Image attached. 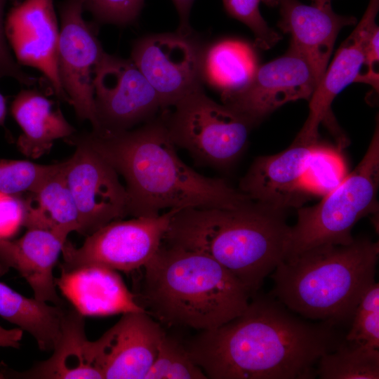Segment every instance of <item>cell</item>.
I'll list each match as a JSON object with an SVG mask.
<instances>
[{"label":"cell","instance_id":"6da1fadb","mask_svg":"<svg viewBox=\"0 0 379 379\" xmlns=\"http://www.w3.org/2000/svg\"><path fill=\"white\" fill-rule=\"evenodd\" d=\"M343 338L337 326L304 320L271 294L256 293L241 314L200 331L186 348L211 379H311Z\"/></svg>","mask_w":379,"mask_h":379},{"label":"cell","instance_id":"7a4b0ae2","mask_svg":"<svg viewBox=\"0 0 379 379\" xmlns=\"http://www.w3.org/2000/svg\"><path fill=\"white\" fill-rule=\"evenodd\" d=\"M66 140L86 145L126 182L128 215L149 217L164 209L237 208L253 201L225 180L204 176L179 157L161 114L119 132L73 134Z\"/></svg>","mask_w":379,"mask_h":379},{"label":"cell","instance_id":"3957f363","mask_svg":"<svg viewBox=\"0 0 379 379\" xmlns=\"http://www.w3.org/2000/svg\"><path fill=\"white\" fill-rule=\"evenodd\" d=\"M284 213L255 201L232 208H183L172 217L162 241L209 256L253 297L284 258L290 230Z\"/></svg>","mask_w":379,"mask_h":379},{"label":"cell","instance_id":"277c9868","mask_svg":"<svg viewBox=\"0 0 379 379\" xmlns=\"http://www.w3.org/2000/svg\"><path fill=\"white\" fill-rule=\"evenodd\" d=\"M142 269L138 302L168 326L217 328L241 314L252 297L209 256L163 241Z\"/></svg>","mask_w":379,"mask_h":379},{"label":"cell","instance_id":"5b68a950","mask_svg":"<svg viewBox=\"0 0 379 379\" xmlns=\"http://www.w3.org/2000/svg\"><path fill=\"white\" fill-rule=\"evenodd\" d=\"M378 255V242L368 238L312 248L279 263L270 274V294L304 319L337 326L350 322L375 281Z\"/></svg>","mask_w":379,"mask_h":379},{"label":"cell","instance_id":"8992f818","mask_svg":"<svg viewBox=\"0 0 379 379\" xmlns=\"http://www.w3.org/2000/svg\"><path fill=\"white\" fill-rule=\"evenodd\" d=\"M378 189L377 124L366 152L354 169L319 203L298 208L284 259L321 245L350 244L354 240L352 235L354 225L361 218L378 212Z\"/></svg>","mask_w":379,"mask_h":379},{"label":"cell","instance_id":"52a82bcc","mask_svg":"<svg viewBox=\"0 0 379 379\" xmlns=\"http://www.w3.org/2000/svg\"><path fill=\"white\" fill-rule=\"evenodd\" d=\"M171 107L161 114L171 139L199 165L228 168L245 149L253 123L212 100L202 86Z\"/></svg>","mask_w":379,"mask_h":379},{"label":"cell","instance_id":"ba28073f","mask_svg":"<svg viewBox=\"0 0 379 379\" xmlns=\"http://www.w3.org/2000/svg\"><path fill=\"white\" fill-rule=\"evenodd\" d=\"M179 210L112 221L87 236L79 248L66 240L60 271L89 265L124 272L142 268L158 251L172 217Z\"/></svg>","mask_w":379,"mask_h":379},{"label":"cell","instance_id":"9c48e42d","mask_svg":"<svg viewBox=\"0 0 379 379\" xmlns=\"http://www.w3.org/2000/svg\"><path fill=\"white\" fill-rule=\"evenodd\" d=\"M94 103L99 129L119 132L156 117L160 99L132 60L105 53L93 71Z\"/></svg>","mask_w":379,"mask_h":379},{"label":"cell","instance_id":"30bf717a","mask_svg":"<svg viewBox=\"0 0 379 379\" xmlns=\"http://www.w3.org/2000/svg\"><path fill=\"white\" fill-rule=\"evenodd\" d=\"M84 0H63L60 5L58 72L77 117L89 121L93 131H98L93 76L105 52L93 25L84 18Z\"/></svg>","mask_w":379,"mask_h":379},{"label":"cell","instance_id":"8fae6325","mask_svg":"<svg viewBox=\"0 0 379 379\" xmlns=\"http://www.w3.org/2000/svg\"><path fill=\"white\" fill-rule=\"evenodd\" d=\"M74 154L64 161V175L79 219L78 233L88 236L128 215L125 186L117 171L88 146L73 142Z\"/></svg>","mask_w":379,"mask_h":379},{"label":"cell","instance_id":"7c38bea8","mask_svg":"<svg viewBox=\"0 0 379 379\" xmlns=\"http://www.w3.org/2000/svg\"><path fill=\"white\" fill-rule=\"evenodd\" d=\"M190 36L157 34L133 45L131 59L157 93L162 110L202 86V51Z\"/></svg>","mask_w":379,"mask_h":379},{"label":"cell","instance_id":"4fadbf2b","mask_svg":"<svg viewBox=\"0 0 379 379\" xmlns=\"http://www.w3.org/2000/svg\"><path fill=\"white\" fill-rule=\"evenodd\" d=\"M318 84L309 62L288 48L282 56L258 66L241 90L221 98L223 104L255 126L284 104L310 100Z\"/></svg>","mask_w":379,"mask_h":379},{"label":"cell","instance_id":"5bb4252c","mask_svg":"<svg viewBox=\"0 0 379 379\" xmlns=\"http://www.w3.org/2000/svg\"><path fill=\"white\" fill-rule=\"evenodd\" d=\"M98 340L89 341V353L105 379H145L165 335L147 311L121 314Z\"/></svg>","mask_w":379,"mask_h":379},{"label":"cell","instance_id":"9a60e30c","mask_svg":"<svg viewBox=\"0 0 379 379\" xmlns=\"http://www.w3.org/2000/svg\"><path fill=\"white\" fill-rule=\"evenodd\" d=\"M321 149L319 141L294 140L281 152L258 157L241 178L239 190L252 201L277 211L298 208L309 199L304 178Z\"/></svg>","mask_w":379,"mask_h":379},{"label":"cell","instance_id":"2e32d148","mask_svg":"<svg viewBox=\"0 0 379 379\" xmlns=\"http://www.w3.org/2000/svg\"><path fill=\"white\" fill-rule=\"evenodd\" d=\"M4 33L17 62L39 70L53 93L69 103L58 72L60 29L53 0L16 2L7 15Z\"/></svg>","mask_w":379,"mask_h":379},{"label":"cell","instance_id":"e0dca14e","mask_svg":"<svg viewBox=\"0 0 379 379\" xmlns=\"http://www.w3.org/2000/svg\"><path fill=\"white\" fill-rule=\"evenodd\" d=\"M378 9L379 0H370L359 22L339 47L309 100L307 118L295 140L318 142L319 126L324 124L338 138L342 145L347 142L339 132L331 112V104L337 95L354 82L360 73L368 39L377 25Z\"/></svg>","mask_w":379,"mask_h":379},{"label":"cell","instance_id":"ac0fdd59","mask_svg":"<svg viewBox=\"0 0 379 379\" xmlns=\"http://www.w3.org/2000/svg\"><path fill=\"white\" fill-rule=\"evenodd\" d=\"M277 26L291 37L289 48L302 55L312 67L318 84L328 67L335 39L356 18L335 13L331 4L319 7L298 0H279Z\"/></svg>","mask_w":379,"mask_h":379},{"label":"cell","instance_id":"d6986e66","mask_svg":"<svg viewBox=\"0 0 379 379\" xmlns=\"http://www.w3.org/2000/svg\"><path fill=\"white\" fill-rule=\"evenodd\" d=\"M55 286L84 316L105 317L146 311L117 270L97 265L60 271Z\"/></svg>","mask_w":379,"mask_h":379},{"label":"cell","instance_id":"ffe728a7","mask_svg":"<svg viewBox=\"0 0 379 379\" xmlns=\"http://www.w3.org/2000/svg\"><path fill=\"white\" fill-rule=\"evenodd\" d=\"M66 240L40 229H27L16 240L0 238V275L15 270L32 288L34 298L64 305L57 293L53 268Z\"/></svg>","mask_w":379,"mask_h":379},{"label":"cell","instance_id":"44dd1931","mask_svg":"<svg viewBox=\"0 0 379 379\" xmlns=\"http://www.w3.org/2000/svg\"><path fill=\"white\" fill-rule=\"evenodd\" d=\"M89 340L85 333L84 316L72 306L65 308L60 337L46 360L30 369L18 372L4 368L6 378L75 379L102 378L89 354Z\"/></svg>","mask_w":379,"mask_h":379},{"label":"cell","instance_id":"7402d4cb","mask_svg":"<svg viewBox=\"0 0 379 379\" xmlns=\"http://www.w3.org/2000/svg\"><path fill=\"white\" fill-rule=\"evenodd\" d=\"M11 114L22 131L17 147L27 157L36 159L52 147L58 139L75 133L60 108L35 90L21 91L11 105Z\"/></svg>","mask_w":379,"mask_h":379},{"label":"cell","instance_id":"603a6c76","mask_svg":"<svg viewBox=\"0 0 379 379\" xmlns=\"http://www.w3.org/2000/svg\"><path fill=\"white\" fill-rule=\"evenodd\" d=\"M60 168L33 191L22 196L25 217L23 226L40 229L67 239L79 230L78 211Z\"/></svg>","mask_w":379,"mask_h":379},{"label":"cell","instance_id":"cb8c5ba5","mask_svg":"<svg viewBox=\"0 0 379 379\" xmlns=\"http://www.w3.org/2000/svg\"><path fill=\"white\" fill-rule=\"evenodd\" d=\"M258 66L254 49L239 40H222L201 53L202 81L219 91L221 98L244 87Z\"/></svg>","mask_w":379,"mask_h":379},{"label":"cell","instance_id":"d4e9b609","mask_svg":"<svg viewBox=\"0 0 379 379\" xmlns=\"http://www.w3.org/2000/svg\"><path fill=\"white\" fill-rule=\"evenodd\" d=\"M65 308L25 297L0 281V317L29 333L41 350L53 349Z\"/></svg>","mask_w":379,"mask_h":379},{"label":"cell","instance_id":"484cf974","mask_svg":"<svg viewBox=\"0 0 379 379\" xmlns=\"http://www.w3.org/2000/svg\"><path fill=\"white\" fill-rule=\"evenodd\" d=\"M316 376L321 379H378L379 350L355 345L343 338L335 350L320 357Z\"/></svg>","mask_w":379,"mask_h":379},{"label":"cell","instance_id":"4316f807","mask_svg":"<svg viewBox=\"0 0 379 379\" xmlns=\"http://www.w3.org/2000/svg\"><path fill=\"white\" fill-rule=\"evenodd\" d=\"M186 347L165 333L145 379H207Z\"/></svg>","mask_w":379,"mask_h":379},{"label":"cell","instance_id":"83f0119b","mask_svg":"<svg viewBox=\"0 0 379 379\" xmlns=\"http://www.w3.org/2000/svg\"><path fill=\"white\" fill-rule=\"evenodd\" d=\"M345 340L379 350V284L373 282L364 293L354 312Z\"/></svg>","mask_w":379,"mask_h":379},{"label":"cell","instance_id":"f1b7e54d","mask_svg":"<svg viewBox=\"0 0 379 379\" xmlns=\"http://www.w3.org/2000/svg\"><path fill=\"white\" fill-rule=\"evenodd\" d=\"M0 159V192L21 196L33 191L61 166Z\"/></svg>","mask_w":379,"mask_h":379},{"label":"cell","instance_id":"f546056e","mask_svg":"<svg viewBox=\"0 0 379 379\" xmlns=\"http://www.w3.org/2000/svg\"><path fill=\"white\" fill-rule=\"evenodd\" d=\"M260 0H222L227 13L250 28L255 36V43L262 49H270L281 36L271 28L261 15Z\"/></svg>","mask_w":379,"mask_h":379},{"label":"cell","instance_id":"4dcf8cb0","mask_svg":"<svg viewBox=\"0 0 379 379\" xmlns=\"http://www.w3.org/2000/svg\"><path fill=\"white\" fill-rule=\"evenodd\" d=\"M145 0H84V11L99 22L125 25L135 21Z\"/></svg>","mask_w":379,"mask_h":379},{"label":"cell","instance_id":"1f68e13d","mask_svg":"<svg viewBox=\"0 0 379 379\" xmlns=\"http://www.w3.org/2000/svg\"><path fill=\"white\" fill-rule=\"evenodd\" d=\"M24 217L22 196L0 192V238L15 234L23 226Z\"/></svg>","mask_w":379,"mask_h":379},{"label":"cell","instance_id":"d6a6232c","mask_svg":"<svg viewBox=\"0 0 379 379\" xmlns=\"http://www.w3.org/2000/svg\"><path fill=\"white\" fill-rule=\"evenodd\" d=\"M8 0H0V78L12 77L20 84L31 86L35 85L38 80L25 72L20 65L13 59L5 36L4 11Z\"/></svg>","mask_w":379,"mask_h":379},{"label":"cell","instance_id":"836d02e7","mask_svg":"<svg viewBox=\"0 0 379 379\" xmlns=\"http://www.w3.org/2000/svg\"><path fill=\"white\" fill-rule=\"evenodd\" d=\"M379 29L375 26L368 39L364 52L363 65L366 71L359 74L354 81L368 84L378 89V62H379Z\"/></svg>","mask_w":379,"mask_h":379},{"label":"cell","instance_id":"e575fe53","mask_svg":"<svg viewBox=\"0 0 379 379\" xmlns=\"http://www.w3.org/2000/svg\"><path fill=\"white\" fill-rule=\"evenodd\" d=\"M179 16V26L177 32L190 36L192 29L190 25V14L194 0H172Z\"/></svg>","mask_w":379,"mask_h":379},{"label":"cell","instance_id":"d590c367","mask_svg":"<svg viewBox=\"0 0 379 379\" xmlns=\"http://www.w3.org/2000/svg\"><path fill=\"white\" fill-rule=\"evenodd\" d=\"M23 330L20 328L7 329L0 326V347L19 349Z\"/></svg>","mask_w":379,"mask_h":379},{"label":"cell","instance_id":"8d00e7d4","mask_svg":"<svg viewBox=\"0 0 379 379\" xmlns=\"http://www.w3.org/2000/svg\"><path fill=\"white\" fill-rule=\"evenodd\" d=\"M6 114V99L0 93V126L4 125Z\"/></svg>","mask_w":379,"mask_h":379},{"label":"cell","instance_id":"74e56055","mask_svg":"<svg viewBox=\"0 0 379 379\" xmlns=\"http://www.w3.org/2000/svg\"><path fill=\"white\" fill-rule=\"evenodd\" d=\"M312 4H314L315 6L323 7L327 4H330L331 0H311Z\"/></svg>","mask_w":379,"mask_h":379},{"label":"cell","instance_id":"f35d334b","mask_svg":"<svg viewBox=\"0 0 379 379\" xmlns=\"http://www.w3.org/2000/svg\"><path fill=\"white\" fill-rule=\"evenodd\" d=\"M267 6L270 7H275L279 5V0H260Z\"/></svg>","mask_w":379,"mask_h":379},{"label":"cell","instance_id":"ab89813d","mask_svg":"<svg viewBox=\"0 0 379 379\" xmlns=\"http://www.w3.org/2000/svg\"><path fill=\"white\" fill-rule=\"evenodd\" d=\"M6 378L4 373L0 370V379Z\"/></svg>","mask_w":379,"mask_h":379}]
</instances>
